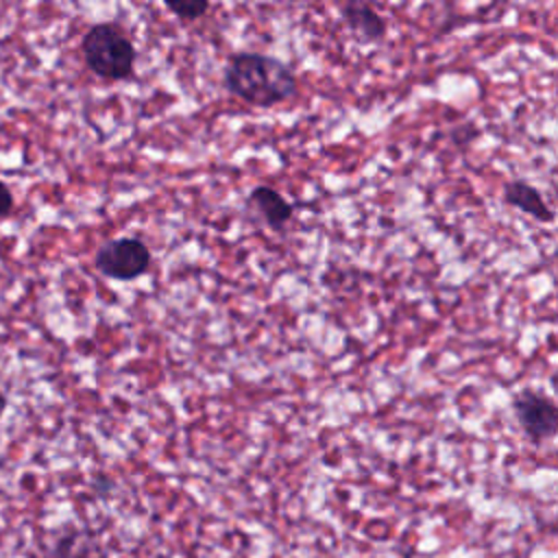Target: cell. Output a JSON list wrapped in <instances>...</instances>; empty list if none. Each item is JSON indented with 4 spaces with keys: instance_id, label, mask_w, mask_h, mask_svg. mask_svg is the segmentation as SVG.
I'll return each mask as SVG.
<instances>
[{
    "instance_id": "obj_1",
    "label": "cell",
    "mask_w": 558,
    "mask_h": 558,
    "mask_svg": "<svg viewBox=\"0 0 558 558\" xmlns=\"http://www.w3.org/2000/svg\"><path fill=\"white\" fill-rule=\"evenodd\" d=\"M222 83L231 96L253 107H275L296 96V76L292 68L275 57L253 50L231 57Z\"/></svg>"
},
{
    "instance_id": "obj_2",
    "label": "cell",
    "mask_w": 558,
    "mask_h": 558,
    "mask_svg": "<svg viewBox=\"0 0 558 558\" xmlns=\"http://www.w3.org/2000/svg\"><path fill=\"white\" fill-rule=\"evenodd\" d=\"M87 68L107 81H122L133 74L135 46L129 35L113 24H94L81 41Z\"/></svg>"
},
{
    "instance_id": "obj_3",
    "label": "cell",
    "mask_w": 558,
    "mask_h": 558,
    "mask_svg": "<svg viewBox=\"0 0 558 558\" xmlns=\"http://www.w3.org/2000/svg\"><path fill=\"white\" fill-rule=\"evenodd\" d=\"M94 266L109 279L131 281L148 270L150 248L140 238H113L96 251Z\"/></svg>"
},
{
    "instance_id": "obj_4",
    "label": "cell",
    "mask_w": 558,
    "mask_h": 558,
    "mask_svg": "<svg viewBox=\"0 0 558 558\" xmlns=\"http://www.w3.org/2000/svg\"><path fill=\"white\" fill-rule=\"evenodd\" d=\"M514 416L532 442H543L556 434L558 410L549 397L536 390H521L512 397Z\"/></svg>"
},
{
    "instance_id": "obj_5",
    "label": "cell",
    "mask_w": 558,
    "mask_h": 558,
    "mask_svg": "<svg viewBox=\"0 0 558 558\" xmlns=\"http://www.w3.org/2000/svg\"><path fill=\"white\" fill-rule=\"evenodd\" d=\"M248 205L272 229H281L292 218V205L270 185H255L248 192Z\"/></svg>"
},
{
    "instance_id": "obj_6",
    "label": "cell",
    "mask_w": 558,
    "mask_h": 558,
    "mask_svg": "<svg viewBox=\"0 0 558 558\" xmlns=\"http://www.w3.org/2000/svg\"><path fill=\"white\" fill-rule=\"evenodd\" d=\"M340 15L344 24L364 41H377L386 33L384 17L366 2H357V0L344 2L340 7Z\"/></svg>"
},
{
    "instance_id": "obj_7",
    "label": "cell",
    "mask_w": 558,
    "mask_h": 558,
    "mask_svg": "<svg viewBox=\"0 0 558 558\" xmlns=\"http://www.w3.org/2000/svg\"><path fill=\"white\" fill-rule=\"evenodd\" d=\"M504 201L517 209H521L523 214H527L530 218L538 220V222H551L554 220V211L551 207L545 203L543 194L525 183V181H510L504 187Z\"/></svg>"
},
{
    "instance_id": "obj_8",
    "label": "cell",
    "mask_w": 558,
    "mask_h": 558,
    "mask_svg": "<svg viewBox=\"0 0 558 558\" xmlns=\"http://www.w3.org/2000/svg\"><path fill=\"white\" fill-rule=\"evenodd\" d=\"M163 7L181 20H196L207 13L209 2H205V0H166Z\"/></svg>"
},
{
    "instance_id": "obj_9",
    "label": "cell",
    "mask_w": 558,
    "mask_h": 558,
    "mask_svg": "<svg viewBox=\"0 0 558 558\" xmlns=\"http://www.w3.org/2000/svg\"><path fill=\"white\" fill-rule=\"evenodd\" d=\"M13 209V194L11 190L0 181V216H7Z\"/></svg>"
},
{
    "instance_id": "obj_10",
    "label": "cell",
    "mask_w": 558,
    "mask_h": 558,
    "mask_svg": "<svg viewBox=\"0 0 558 558\" xmlns=\"http://www.w3.org/2000/svg\"><path fill=\"white\" fill-rule=\"evenodd\" d=\"M4 408H7V397H4V392L0 390V416H2V412H4Z\"/></svg>"
}]
</instances>
